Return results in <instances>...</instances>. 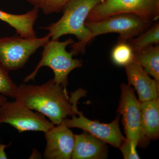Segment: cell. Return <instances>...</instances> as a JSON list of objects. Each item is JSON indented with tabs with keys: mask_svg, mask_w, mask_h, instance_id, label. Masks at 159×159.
<instances>
[{
	"mask_svg": "<svg viewBox=\"0 0 159 159\" xmlns=\"http://www.w3.org/2000/svg\"><path fill=\"white\" fill-rule=\"evenodd\" d=\"M25 1L30 3L31 5L34 6V7L41 9L45 0H25Z\"/></svg>",
	"mask_w": 159,
	"mask_h": 159,
	"instance_id": "obj_22",
	"label": "cell"
},
{
	"mask_svg": "<svg viewBox=\"0 0 159 159\" xmlns=\"http://www.w3.org/2000/svg\"><path fill=\"white\" fill-rule=\"evenodd\" d=\"M75 42L71 38L63 42L49 40L43 47L41 59L34 70L25 77L24 82L34 80L40 69L42 67L48 66L54 72L53 80L54 82L66 89L69 84V74L73 70L83 66L82 60L74 59L73 54L66 49L68 46Z\"/></svg>",
	"mask_w": 159,
	"mask_h": 159,
	"instance_id": "obj_3",
	"label": "cell"
},
{
	"mask_svg": "<svg viewBox=\"0 0 159 159\" xmlns=\"http://www.w3.org/2000/svg\"><path fill=\"white\" fill-rule=\"evenodd\" d=\"M151 21L133 14L115 15L95 22H85L88 35L80 41L70 45V52L74 55L84 54L89 43L97 36L108 33L119 34L118 42H128L150 28Z\"/></svg>",
	"mask_w": 159,
	"mask_h": 159,
	"instance_id": "obj_2",
	"label": "cell"
},
{
	"mask_svg": "<svg viewBox=\"0 0 159 159\" xmlns=\"http://www.w3.org/2000/svg\"><path fill=\"white\" fill-rule=\"evenodd\" d=\"M138 145L137 141L125 138L119 148L121 150L124 159H139L140 157L136 149Z\"/></svg>",
	"mask_w": 159,
	"mask_h": 159,
	"instance_id": "obj_19",
	"label": "cell"
},
{
	"mask_svg": "<svg viewBox=\"0 0 159 159\" xmlns=\"http://www.w3.org/2000/svg\"><path fill=\"white\" fill-rule=\"evenodd\" d=\"M134 51L128 42H118L111 53L112 61L116 65L125 67L133 62Z\"/></svg>",
	"mask_w": 159,
	"mask_h": 159,
	"instance_id": "obj_17",
	"label": "cell"
},
{
	"mask_svg": "<svg viewBox=\"0 0 159 159\" xmlns=\"http://www.w3.org/2000/svg\"><path fill=\"white\" fill-rule=\"evenodd\" d=\"M107 157V148L105 142L84 131L75 134L72 159H102Z\"/></svg>",
	"mask_w": 159,
	"mask_h": 159,
	"instance_id": "obj_13",
	"label": "cell"
},
{
	"mask_svg": "<svg viewBox=\"0 0 159 159\" xmlns=\"http://www.w3.org/2000/svg\"><path fill=\"white\" fill-rule=\"evenodd\" d=\"M159 136V98L141 102V139L143 147Z\"/></svg>",
	"mask_w": 159,
	"mask_h": 159,
	"instance_id": "obj_12",
	"label": "cell"
},
{
	"mask_svg": "<svg viewBox=\"0 0 159 159\" xmlns=\"http://www.w3.org/2000/svg\"><path fill=\"white\" fill-rule=\"evenodd\" d=\"M78 116H73L71 119L66 118L62 124L69 128L80 129L87 132L94 137L119 148L125 138L122 135L119 127L120 115L109 123H101L86 118L82 112L78 111Z\"/></svg>",
	"mask_w": 159,
	"mask_h": 159,
	"instance_id": "obj_8",
	"label": "cell"
},
{
	"mask_svg": "<svg viewBox=\"0 0 159 159\" xmlns=\"http://www.w3.org/2000/svg\"><path fill=\"white\" fill-rule=\"evenodd\" d=\"M87 91L79 89L69 96L67 89L53 79L39 85L22 83L18 86L16 100L48 117L54 125L61 124L68 116H77V104Z\"/></svg>",
	"mask_w": 159,
	"mask_h": 159,
	"instance_id": "obj_1",
	"label": "cell"
},
{
	"mask_svg": "<svg viewBox=\"0 0 159 159\" xmlns=\"http://www.w3.org/2000/svg\"><path fill=\"white\" fill-rule=\"evenodd\" d=\"M7 101V99L6 96L2 94H0V106L4 104Z\"/></svg>",
	"mask_w": 159,
	"mask_h": 159,
	"instance_id": "obj_23",
	"label": "cell"
},
{
	"mask_svg": "<svg viewBox=\"0 0 159 159\" xmlns=\"http://www.w3.org/2000/svg\"><path fill=\"white\" fill-rule=\"evenodd\" d=\"M103 0H70L62 10L63 15L56 22L41 29L49 31L51 39L58 40L64 35L73 34L78 41L89 34L85 23L91 11Z\"/></svg>",
	"mask_w": 159,
	"mask_h": 159,
	"instance_id": "obj_4",
	"label": "cell"
},
{
	"mask_svg": "<svg viewBox=\"0 0 159 159\" xmlns=\"http://www.w3.org/2000/svg\"><path fill=\"white\" fill-rule=\"evenodd\" d=\"M45 134L46 159H70L74 149L75 134L70 128L61 124L54 125Z\"/></svg>",
	"mask_w": 159,
	"mask_h": 159,
	"instance_id": "obj_10",
	"label": "cell"
},
{
	"mask_svg": "<svg viewBox=\"0 0 159 159\" xmlns=\"http://www.w3.org/2000/svg\"><path fill=\"white\" fill-rule=\"evenodd\" d=\"M70 0H45L41 9L44 14L48 15L57 13L62 11Z\"/></svg>",
	"mask_w": 159,
	"mask_h": 159,
	"instance_id": "obj_20",
	"label": "cell"
},
{
	"mask_svg": "<svg viewBox=\"0 0 159 159\" xmlns=\"http://www.w3.org/2000/svg\"><path fill=\"white\" fill-rule=\"evenodd\" d=\"M133 62L141 66L154 79L159 82V45L150 46L134 52Z\"/></svg>",
	"mask_w": 159,
	"mask_h": 159,
	"instance_id": "obj_15",
	"label": "cell"
},
{
	"mask_svg": "<svg viewBox=\"0 0 159 159\" xmlns=\"http://www.w3.org/2000/svg\"><path fill=\"white\" fill-rule=\"evenodd\" d=\"M51 38L48 33L41 38L21 37L17 34L0 38V63L8 71L22 69L31 55Z\"/></svg>",
	"mask_w": 159,
	"mask_h": 159,
	"instance_id": "obj_6",
	"label": "cell"
},
{
	"mask_svg": "<svg viewBox=\"0 0 159 159\" xmlns=\"http://www.w3.org/2000/svg\"><path fill=\"white\" fill-rule=\"evenodd\" d=\"M17 87L9 76V71L0 63V94L15 99L17 95Z\"/></svg>",
	"mask_w": 159,
	"mask_h": 159,
	"instance_id": "obj_18",
	"label": "cell"
},
{
	"mask_svg": "<svg viewBox=\"0 0 159 159\" xmlns=\"http://www.w3.org/2000/svg\"><path fill=\"white\" fill-rule=\"evenodd\" d=\"M129 85L137 91L140 102L159 97V82L152 79L141 66L133 62L124 67Z\"/></svg>",
	"mask_w": 159,
	"mask_h": 159,
	"instance_id": "obj_11",
	"label": "cell"
},
{
	"mask_svg": "<svg viewBox=\"0 0 159 159\" xmlns=\"http://www.w3.org/2000/svg\"><path fill=\"white\" fill-rule=\"evenodd\" d=\"M34 111L16 99L7 101L0 106V125L9 124L19 133L28 131L45 133L54 125L44 115Z\"/></svg>",
	"mask_w": 159,
	"mask_h": 159,
	"instance_id": "obj_7",
	"label": "cell"
},
{
	"mask_svg": "<svg viewBox=\"0 0 159 159\" xmlns=\"http://www.w3.org/2000/svg\"><path fill=\"white\" fill-rule=\"evenodd\" d=\"M11 144V143H9V145L3 144L2 142L0 143V159H8L6 152H5V149L7 147L10 146Z\"/></svg>",
	"mask_w": 159,
	"mask_h": 159,
	"instance_id": "obj_21",
	"label": "cell"
},
{
	"mask_svg": "<svg viewBox=\"0 0 159 159\" xmlns=\"http://www.w3.org/2000/svg\"><path fill=\"white\" fill-rule=\"evenodd\" d=\"M134 51H140L150 46L159 45V23L152 26L137 36L128 41Z\"/></svg>",
	"mask_w": 159,
	"mask_h": 159,
	"instance_id": "obj_16",
	"label": "cell"
},
{
	"mask_svg": "<svg viewBox=\"0 0 159 159\" xmlns=\"http://www.w3.org/2000/svg\"><path fill=\"white\" fill-rule=\"evenodd\" d=\"M123 13L154 21L159 16V0H103L91 11L86 22L98 21Z\"/></svg>",
	"mask_w": 159,
	"mask_h": 159,
	"instance_id": "obj_5",
	"label": "cell"
},
{
	"mask_svg": "<svg viewBox=\"0 0 159 159\" xmlns=\"http://www.w3.org/2000/svg\"><path fill=\"white\" fill-rule=\"evenodd\" d=\"M39 8H34L25 14H10L0 10V20L8 24L16 30L21 37L33 39L37 38L34 26L37 20Z\"/></svg>",
	"mask_w": 159,
	"mask_h": 159,
	"instance_id": "obj_14",
	"label": "cell"
},
{
	"mask_svg": "<svg viewBox=\"0 0 159 159\" xmlns=\"http://www.w3.org/2000/svg\"><path fill=\"white\" fill-rule=\"evenodd\" d=\"M121 97L117 112L122 115L126 138L137 141L141 139V102L136 97L134 89L129 84L120 86Z\"/></svg>",
	"mask_w": 159,
	"mask_h": 159,
	"instance_id": "obj_9",
	"label": "cell"
}]
</instances>
